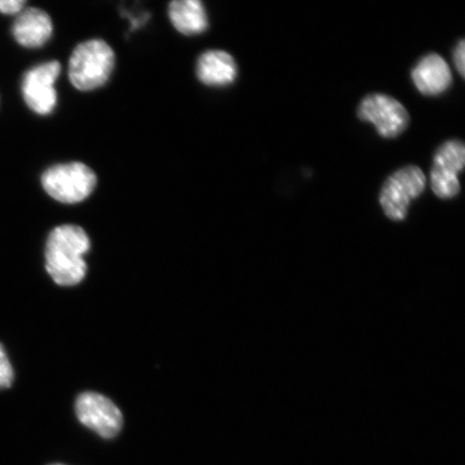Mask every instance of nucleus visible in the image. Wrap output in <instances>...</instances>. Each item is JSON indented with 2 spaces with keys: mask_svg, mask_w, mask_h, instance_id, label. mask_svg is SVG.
I'll use <instances>...</instances> for the list:
<instances>
[{
  "mask_svg": "<svg viewBox=\"0 0 465 465\" xmlns=\"http://www.w3.org/2000/svg\"><path fill=\"white\" fill-rule=\"evenodd\" d=\"M197 78L209 86H225L234 83L237 65L231 54L225 51L211 50L203 54L197 62Z\"/></svg>",
  "mask_w": 465,
  "mask_h": 465,
  "instance_id": "nucleus-11",
  "label": "nucleus"
},
{
  "mask_svg": "<svg viewBox=\"0 0 465 465\" xmlns=\"http://www.w3.org/2000/svg\"><path fill=\"white\" fill-rule=\"evenodd\" d=\"M15 381V373L13 365L9 361L7 352L5 348L0 344V391L2 389H8L13 385Z\"/></svg>",
  "mask_w": 465,
  "mask_h": 465,
  "instance_id": "nucleus-13",
  "label": "nucleus"
},
{
  "mask_svg": "<svg viewBox=\"0 0 465 465\" xmlns=\"http://www.w3.org/2000/svg\"><path fill=\"white\" fill-rule=\"evenodd\" d=\"M426 184V176L418 166H405L393 173L381 192L380 202L383 213L392 221L404 220L411 201L421 195Z\"/></svg>",
  "mask_w": 465,
  "mask_h": 465,
  "instance_id": "nucleus-4",
  "label": "nucleus"
},
{
  "mask_svg": "<svg viewBox=\"0 0 465 465\" xmlns=\"http://www.w3.org/2000/svg\"><path fill=\"white\" fill-rule=\"evenodd\" d=\"M42 183L52 199L64 203H77L92 194L97 178L84 163L73 162L50 167L44 173Z\"/></svg>",
  "mask_w": 465,
  "mask_h": 465,
  "instance_id": "nucleus-3",
  "label": "nucleus"
},
{
  "mask_svg": "<svg viewBox=\"0 0 465 465\" xmlns=\"http://www.w3.org/2000/svg\"><path fill=\"white\" fill-rule=\"evenodd\" d=\"M358 116L373 124L377 133L385 138L398 137L410 124V114L403 104L385 94L364 97L358 108Z\"/></svg>",
  "mask_w": 465,
  "mask_h": 465,
  "instance_id": "nucleus-6",
  "label": "nucleus"
},
{
  "mask_svg": "<svg viewBox=\"0 0 465 465\" xmlns=\"http://www.w3.org/2000/svg\"><path fill=\"white\" fill-rule=\"evenodd\" d=\"M90 238L78 225L57 226L50 232L45 246V269L60 286H75L86 274L84 255Z\"/></svg>",
  "mask_w": 465,
  "mask_h": 465,
  "instance_id": "nucleus-1",
  "label": "nucleus"
},
{
  "mask_svg": "<svg viewBox=\"0 0 465 465\" xmlns=\"http://www.w3.org/2000/svg\"><path fill=\"white\" fill-rule=\"evenodd\" d=\"M75 414L84 427L112 440L124 427V415L112 400L96 392L81 393L75 401Z\"/></svg>",
  "mask_w": 465,
  "mask_h": 465,
  "instance_id": "nucleus-5",
  "label": "nucleus"
},
{
  "mask_svg": "<svg viewBox=\"0 0 465 465\" xmlns=\"http://www.w3.org/2000/svg\"><path fill=\"white\" fill-rule=\"evenodd\" d=\"M54 33V23L45 11L39 8L23 9L13 25L16 43L25 48H40L49 42Z\"/></svg>",
  "mask_w": 465,
  "mask_h": 465,
  "instance_id": "nucleus-9",
  "label": "nucleus"
},
{
  "mask_svg": "<svg viewBox=\"0 0 465 465\" xmlns=\"http://www.w3.org/2000/svg\"><path fill=\"white\" fill-rule=\"evenodd\" d=\"M411 78L417 90L423 95L436 96L449 90L452 74L443 57L430 54L421 58L412 69Z\"/></svg>",
  "mask_w": 465,
  "mask_h": 465,
  "instance_id": "nucleus-10",
  "label": "nucleus"
},
{
  "mask_svg": "<svg viewBox=\"0 0 465 465\" xmlns=\"http://www.w3.org/2000/svg\"><path fill=\"white\" fill-rule=\"evenodd\" d=\"M114 52L101 39L87 40L75 46L69 60V79L79 91H93L103 86L112 75Z\"/></svg>",
  "mask_w": 465,
  "mask_h": 465,
  "instance_id": "nucleus-2",
  "label": "nucleus"
},
{
  "mask_svg": "<svg viewBox=\"0 0 465 465\" xmlns=\"http://www.w3.org/2000/svg\"><path fill=\"white\" fill-rule=\"evenodd\" d=\"M26 0H0V13L4 15H19L25 9Z\"/></svg>",
  "mask_w": 465,
  "mask_h": 465,
  "instance_id": "nucleus-14",
  "label": "nucleus"
},
{
  "mask_svg": "<svg viewBox=\"0 0 465 465\" xmlns=\"http://www.w3.org/2000/svg\"><path fill=\"white\" fill-rule=\"evenodd\" d=\"M465 165L464 143L457 139L440 144L436 150L431 170V187L440 199H452L460 192L458 174Z\"/></svg>",
  "mask_w": 465,
  "mask_h": 465,
  "instance_id": "nucleus-7",
  "label": "nucleus"
},
{
  "mask_svg": "<svg viewBox=\"0 0 465 465\" xmlns=\"http://www.w3.org/2000/svg\"><path fill=\"white\" fill-rule=\"evenodd\" d=\"M52 465H64V464H52Z\"/></svg>",
  "mask_w": 465,
  "mask_h": 465,
  "instance_id": "nucleus-16",
  "label": "nucleus"
},
{
  "mask_svg": "<svg viewBox=\"0 0 465 465\" xmlns=\"http://www.w3.org/2000/svg\"><path fill=\"white\" fill-rule=\"evenodd\" d=\"M464 54H465V44H464V40L462 39V40H460V43H459L457 45L455 51H453V63H455L457 71L459 74H460L462 78H464V72H465Z\"/></svg>",
  "mask_w": 465,
  "mask_h": 465,
  "instance_id": "nucleus-15",
  "label": "nucleus"
},
{
  "mask_svg": "<svg viewBox=\"0 0 465 465\" xmlns=\"http://www.w3.org/2000/svg\"><path fill=\"white\" fill-rule=\"evenodd\" d=\"M168 16L179 33L192 36L206 32L208 16L202 0H172Z\"/></svg>",
  "mask_w": 465,
  "mask_h": 465,
  "instance_id": "nucleus-12",
  "label": "nucleus"
},
{
  "mask_svg": "<svg viewBox=\"0 0 465 465\" xmlns=\"http://www.w3.org/2000/svg\"><path fill=\"white\" fill-rule=\"evenodd\" d=\"M61 64L51 61L29 69L22 81V94L29 109L46 115L57 104L54 84L61 73Z\"/></svg>",
  "mask_w": 465,
  "mask_h": 465,
  "instance_id": "nucleus-8",
  "label": "nucleus"
}]
</instances>
